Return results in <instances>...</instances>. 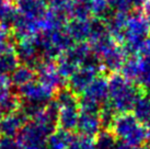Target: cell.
<instances>
[{
    "instance_id": "obj_1",
    "label": "cell",
    "mask_w": 150,
    "mask_h": 149,
    "mask_svg": "<svg viewBox=\"0 0 150 149\" xmlns=\"http://www.w3.org/2000/svg\"><path fill=\"white\" fill-rule=\"evenodd\" d=\"M108 80V103L116 114L129 113L136 100L142 94V89L124 78L121 74L113 72Z\"/></svg>"
},
{
    "instance_id": "obj_2",
    "label": "cell",
    "mask_w": 150,
    "mask_h": 149,
    "mask_svg": "<svg viewBox=\"0 0 150 149\" xmlns=\"http://www.w3.org/2000/svg\"><path fill=\"white\" fill-rule=\"evenodd\" d=\"M110 131L118 140L124 141L130 147L145 145L148 139L147 127H145V125L142 124L130 112L116 114Z\"/></svg>"
},
{
    "instance_id": "obj_3",
    "label": "cell",
    "mask_w": 150,
    "mask_h": 149,
    "mask_svg": "<svg viewBox=\"0 0 150 149\" xmlns=\"http://www.w3.org/2000/svg\"><path fill=\"white\" fill-rule=\"evenodd\" d=\"M150 35V23L140 12H135L127 18L122 46L127 55L136 56L138 44Z\"/></svg>"
},
{
    "instance_id": "obj_4",
    "label": "cell",
    "mask_w": 150,
    "mask_h": 149,
    "mask_svg": "<svg viewBox=\"0 0 150 149\" xmlns=\"http://www.w3.org/2000/svg\"><path fill=\"white\" fill-rule=\"evenodd\" d=\"M17 136L21 149H47L46 141L50 134L35 121L26 122Z\"/></svg>"
},
{
    "instance_id": "obj_5",
    "label": "cell",
    "mask_w": 150,
    "mask_h": 149,
    "mask_svg": "<svg viewBox=\"0 0 150 149\" xmlns=\"http://www.w3.org/2000/svg\"><path fill=\"white\" fill-rule=\"evenodd\" d=\"M55 92L44 86L40 81H31L18 88L17 95L21 102H30L41 105H46L53 100Z\"/></svg>"
},
{
    "instance_id": "obj_6",
    "label": "cell",
    "mask_w": 150,
    "mask_h": 149,
    "mask_svg": "<svg viewBox=\"0 0 150 149\" xmlns=\"http://www.w3.org/2000/svg\"><path fill=\"white\" fill-rule=\"evenodd\" d=\"M35 72L38 76V81L54 92L64 87L65 79L59 74L55 60L42 59L35 68Z\"/></svg>"
},
{
    "instance_id": "obj_7",
    "label": "cell",
    "mask_w": 150,
    "mask_h": 149,
    "mask_svg": "<svg viewBox=\"0 0 150 149\" xmlns=\"http://www.w3.org/2000/svg\"><path fill=\"white\" fill-rule=\"evenodd\" d=\"M13 35L18 41L33 38L40 32H42L41 19H32L19 14L12 26Z\"/></svg>"
},
{
    "instance_id": "obj_8",
    "label": "cell",
    "mask_w": 150,
    "mask_h": 149,
    "mask_svg": "<svg viewBox=\"0 0 150 149\" xmlns=\"http://www.w3.org/2000/svg\"><path fill=\"white\" fill-rule=\"evenodd\" d=\"M14 50L19 58V62H22V65H26L33 68L34 70L42 60L33 38H26V40L19 41Z\"/></svg>"
},
{
    "instance_id": "obj_9",
    "label": "cell",
    "mask_w": 150,
    "mask_h": 149,
    "mask_svg": "<svg viewBox=\"0 0 150 149\" xmlns=\"http://www.w3.org/2000/svg\"><path fill=\"white\" fill-rule=\"evenodd\" d=\"M127 54L125 50L123 48V46H120L118 44L112 47L111 50L105 52L104 54L100 57V62L102 65V68H104L106 70L111 72H116L120 70L122 66L124 65V62L127 59Z\"/></svg>"
},
{
    "instance_id": "obj_10",
    "label": "cell",
    "mask_w": 150,
    "mask_h": 149,
    "mask_svg": "<svg viewBox=\"0 0 150 149\" xmlns=\"http://www.w3.org/2000/svg\"><path fill=\"white\" fill-rule=\"evenodd\" d=\"M81 95H84L89 99L93 100L99 104L108 103V80L104 76H98L91 84L86 89Z\"/></svg>"
},
{
    "instance_id": "obj_11",
    "label": "cell",
    "mask_w": 150,
    "mask_h": 149,
    "mask_svg": "<svg viewBox=\"0 0 150 149\" xmlns=\"http://www.w3.org/2000/svg\"><path fill=\"white\" fill-rule=\"evenodd\" d=\"M25 123L26 118L20 113V111L4 114L0 121V134L8 137L17 136Z\"/></svg>"
},
{
    "instance_id": "obj_12",
    "label": "cell",
    "mask_w": 150,
    "mask_h": 149,
    "mask_svg": "<svg viewBox=\"0 0 150 149\" xmlns=\"http://www.w3.org/2000/svg\"><path fill=\"white\" fill-rule=\"evenodd\" d=\"M102 124H101L99 114H87L80 113L77 131L81 136H86L89 138L96 137L101 132Z\"/></svg>"
},
{
    "instance_id": "obj_13",
    "label": "cell",
    "mask_w": 150,
    "mask_h": 149,
    "mask_svg": "<svg viewBox=\"0 0 150 149\" xmlns=\"http://www.w3.org/2000/svg\"><path fill=\"white\" fill-rule=\"evenodd\" d=\"M16 7L19 14L32 19H41L47 11L45 0H17Z\"/></svg>"
},
{
    "instance_id": "obj_14",
    "label": "cell",
    "mask_w": 150,
    "mask_h": 149,
    "mask_svg": "<svg viewBox=\"0 0 150 149\" xmlns=\"http://www.w3.org/2000/svg\"><path fill=\"white\" fill-rule=\"evenodd\" d=\"M127 13L115 11L114 13H110L104 19L108 32L114 37L115 41L121 42V44L123 42V33L127 22Z\"/></svg>"
},
{
    "instance_id": "obj_15",
    "label": "cell",
    "mask_w": 150,
    "mask_h": 149,
    "mask_svg": "<svg viewBox=\"0 0 150 149\" xmlns=\"http://www.w3.org/2000/svg\"><path fill=\"white\" fill-rule=\"evenodd\" d=\"M65 31L70 35L74 42L82 43L89 41L91 24L90 20H75L72 19L70 22H67L65 26Z\"/></svg>"
},
{
    "instance_id": "obj_16",
    "label": "cell",
    "mask_w": 150,
    "mask_h": 149,
    "mask_svg": "<svg viewBox=\"0 0 150 149\" xmlns=\"http://www.w3.org/2000/svg\"><path fill=\"white\" fill-rule=\"evenodd\" d=\"M80 116L79 106H67L59 108L58 127L68 132H72L77 128Z\"/></svg>"
},
{
    "instance_id": "obj_17",
    "label": "cell",
    "mask_w": 150,
    "mask_h": 149,
    "mask_svg": "<svg viewBox=\"0 0 150 149\" xmlns=\"http://www.w3.org/2000/svg\"><path fill=\"white\" fill-rule=\"evenodd\" d=\"M64 54L70 59L71 62L78 67L84 65V62H87V59L92 54V50L90 45L87 42L82 43H76L71 46L68 50H66Z\"/></svg>"
},
{
    "instance_id": "obj_18",
    "label": "cell",
    "mask_w": 150,
    "mask_h": 149,
    "mask_svg": "<svg viewBox=\"0 0 150 149\" xmlns=\"http://www.w3.org/2000/svg\"><path fill=\"white\" fill-rule=\"evenodd\" d=\"M72 138L74 136L71 132L58 127L47 137L46 146L47 149H68Z\"/></svg>"
},
{
    "instance_id": "obj_19",
    "label": "cell",
    "mask_w": 150,
    "mask_h": 149,
    "mask_svg": "<svg viewBox=\"0 0 150 149\" xmlns=\"http://www.w3.org/2000/svg\"><path fill=\"white\" fill-rule=\"evenodd\" d=\"M35 76H36V72L33 68L26 66V65H19L11 74L10 82L14 87L19 88L33 81Z\"/></svg>"
},
{
    "instance_id": "obj_20",
    "label": "cell",
    "mask_w": 150,
    "mask_h": 149,
    "mask_svg": "<svg viewBox=\"0 0 150 149\" xmlns=\"http://www.w3.org/2000/svg\"><path fill=\"white\" fill-rule=\"evenodd\" d=\"M121 74L130 82H137L142 74V59L137 56H133L126 59V62L121 68Z\"/></svg>"
},
{
    "instance_id": "obj_21",
    "label": "cell",
    "mask_w": 150,
    "mask_h": 149,
    "mask_svg": "<svg viewBox=\"0 0 150 149\" xmlns=\"http://www.w3.org/2000/svg\"><path fill=\"white\" fill-rule=\"evenodd\" d=\"M133 114L142 124H148L150 122V100L148 96L142 94L134 104Z\"/></svg>"
},
{
    "instance_id": "obj_22",
    "label": "cell",
    "mask_w": 150,
    "mask_h": 149,
    "mask_svg": "<svg viewBox=\"0 0 150 149\" xmlns=\"http://www.w3.org/2000/svg\"><path fill=\"white\" fill-rule=\"evenodd\" d=\"M19 58L17 56L14 46H11L7 52L0 56V74L8 76L14 71V69L19 66Z\"/></svg>"
},
{
    "instance_id": "obj_23",
    "label": "cell",
    "mask_w": 150,
    "mask_h": 149,
    "mask_svg": "<svg viewBox=\"0 0 150 149\" xmlns=\"http://www.w3.org/2000/svg\"><path fill=\"white\" fill-rule=\"evenodd\" d=\"M19 12L17 7L8 1H2L0 4V24L7 29L12 30V26L17 20Z\"/></svg>"
},
{
    "instance_id": "obj_24",
    "label": "cell",
    "mask_w": 150,
    "mask_h": 149,
    "mask_svg": "<svg viewBox=\"0 0 150 149\" xmlns=\"http://www.w3.org/2000/svg\"><path fill=\"white\" fill-rule=\"evenodd\" d=\"M90 16V0H71L69 18L75 20H89Z\"/></svg>"
},
{
    "instance_id": "obj_25",
    "label": "cell",
    "mask_w": 150,
    "mask_h": 149,
    "mask_svg": "<svg viewBox=\"0 0 150 149\" xmlns=\"http://www.w3.org/2000/svg\"><path fill=\"white\" fill-rule=\"evenodd\" d=\"M55 101L59 108L67 106H79V96L76 95L70 89L67 87L60 88L55 92Z\"/></svg>"
},
{
    "instance_id": "obj_26",
    "label": "cell",
    "mask_w": 150,
    "mask_h": 149,
    "mask_svg": "<svg viewBox=\"0 0 150 149\" xmlns=\"http://www.w3.org/2000/svg\"><path fill=\"white\" fill-rule=\"evenodd\" d=\"M117 138L110 129H103L96 136L94 149H115Z\"/></svg>"
},
{
    "instance_id": "obj_27",
    "label": "cell",
    "mask_w": 150,
    "mask_h": 149,
    "mask_svg": "<svg viewBox=\"0 0 150 149\" xmlns=\"http://www.w3.org/2000/svg\"><path fill=\"white\" fill-rule=\"evenodd\" d=\"M56 67H57V70H58L59 74L65 80L70 78L71 74L79 68L77 65H75L74 62H71L70 59L67 57L64 53L60 54L58 57L56 58Z\"/></svg>"
},
{
    "instance_id": "obj_28",
    "label": "cell",
    "mask_w": 150,
    "mask_h": 149,
    "mask_svg": "<svg viewBox=\"0 0 150 149\" xmlns=\"http://www.w3.org/2000/svg\"><path fill=\"white\" fill-rule=\"evenodd\" d=\"M90 9L94 18L105 19L111 13L108 0H90Z\"/></svg>"
},
{
    "instance_id": "obj_29",
    "label": "cell",
    "mask_w": 150,
    "mask_h": 149,
    "mask_svg": "<svg viewBox=\"0 0 150 149\" xmlns=\"http://www.w3.org/2000/svg\"><path fill=\"white\" fill-rule=\"evenodd\" d=\"M102 105L93 100L89 99L84 95L79 96V110L80 113H87V114H99Z\"/></svg>"
},
{
    "instance_id": "obj_30",
    "label": "cell",
    "mask_w": 150,
    "mask_h": 149,
    "mask_svg": "<svg viewBox=\"0 0 150 149\" xmlns=\"http://www.w3.org/2000/svg\"><path fill=\"white\" fill-rule=\"evenodd\" d=\"M115 116H116V113L110 106V104L108 103L103 104L102 108H101L100 113H99V117H100L101 124H102V128L104 129L111 128V125H112Z\"/></svg>"
},
{
    "instance_id": "obj_31",
    "label": "cell",
    "mask_w": 150,
    "mask_h": 149,
    "mask_svg": "<svg viewBox=\"0 0 150 149\" xmlns=\"http://www.w3.org/2000/svg\"><path fill=\"white\" fill-rule=\"evenodd\" d=\"M68 149H94V140L86 136H74Z\"/></svg>"
},
{
    "instance_id": "obj_32",
    "label": "cell",
    "mask_w": 150,
    "mask_h": 149,
    "mask_svg": "<svg viewBox=\"0 0 150 149\" xmlns=\"http://www.w3.org/2000/svg\"><path fill=\"white\" fill-rule=\"evenodd\" d=\"M50 10L55 12L65 14L69 18V10L71 7V0H48Z\"/></svg>"
},
{
    "instance_id": "obj_33",
    "label": "cell",
    "mask_w": 150,
    "mask_h": 149,
    "mask_svg": "<svg viewBox=\"0 0 150 149\" xmlns=\"http://www.w3.org/2000/svg\"><path fill=\"white\" fill-rule=\"evenodd\" d=\"M110 8L114 9L117 12L127 13L132 9V6L129 4L128 0H108Z\"/></svg>"
},
{
    "instance_id": "obj_34",
    "label": "cell",
    "mask_w": 150,
    "mask_h": 149,
    "mask_svg": "<svg viewBox=\"0 0 150 149\" xmlns=\"http://www.w3.org/2000/svg\"><path fill=\"white\" fill-rule=\"evenodd\" d=\"M0 149H21L18 140L14 137H0Z\"/></svg>"
},
{
    "instance_id": "obj_35",
    "label": "cell",
    "mask_w": 150,
    "mask_h": 149,
    "mask_svg": "<svg viewBox=\"0 0 150 149\" xmlns=\"http://www.w3.org/2000/svg\"><path fill=\"white\" fill-rule=\"evenodd\" d=\"M11 46H12V44L8 43L7 40H0V56L4 54V52H7Z\"/></svg>"
},
{
    "instance_id": "obj_36",
    "label": "cell",
    "mask_w": 150,
    "mask_h": 149,
    "mask_svg": "<svg viewBox=\"0 0 150 149\" xmlns=\"http://www.w3.org/2000/svg\"><path fill=\"white\" fill-rule=\"evenodd\" d=\"M148 0H128L129 4L132 6V8H140L144 7Z\"/></svg>"
},
{
    "instance_id": "obj_37",
    "label": "cell",
    "mask_w": 150,
    "mask_h": 149,
    "mask_svg": "<svg viewBox=\"0 0 150 149\" xmlns=\"http://www.w3.org/2000/svg\"><path fill=\"white\" fill-rule=\"evenodd\" d=\"M9 31H10V30L7 29V28L4 26L2 24H0V40H8Z\"/></svg>"
},
{
    "instance_id": "obj_38",
    "label": "cell",
    "mask_w": 150,
    "mask_h": 149,
    "mask_svg": "<svg viewBox=\"0 0 150 149\" xmlns=\"http://www.w3.org/2000/svg\"><path fill=\"white\" fill-rule=\"evenodd\" d=\"M142 14L145 16V18L149 21V23H150V1L149 0H148L146 4H145V6H144V13H142Z\"/></svg>"
},
{
    "instance_id": "obj_39",
    "label": "cell",
    "mask_w": 150,
    "mask_h": 149,
    "mask_svg": "<svg viewBox=\"0 0 150 149\" xmlns=\"http://www.w3.org/2000/svg\"><path fill=\"white\" fill-rule=\"evenodd\" d=\"M115 149H132V147H130L129 145H127L126 143H124V141L118 140V139H117L116 148Z\"/></svg>"
},
{
    "instance_id": "obj_40",
    "label": "cell",
    "mask_w": 150,
    "mask_h": 149,
    "mask_svg": "<svg viewBox=\"0 0 150 149\" xmlns=\"http://www.w3.org/2000/svg\"><path fill=\"white\" fill-rule=\"evenodd\" d=\"M132 149H150V147L146 145H142V146H138V147H132Z\"/></svg>"
},
{
    "instance_id": "obj_41",
    "label": "cell",
    "mask_w": 150,
    "mask_h": 149,
    "mask_svg": "<svg viewBox=\"0 0 150 149\" xmlns=\"http://www.w3.org/2000/svg\"><path fill=\"white\" fill-rule=\"evenodd\" d=\"M147 134H148V139L150 140V122L148 123V126H147Z\"/></svg>"
},
{
    "instance_id": "obj_42",
    "label": "cell",
    "mask_w": 150,
    "mask_h": 149,
    "mask_svg": "<svg viewBox=\"0 0 150 149\" xmlns=\"http://www.w3.org/2000/svg\"><path fill=\"white\" fill-rule=\"evenodd\" d=\"M2 116H4V113H2V111L0 110V121H1V118H2Z\"/></svg>"
},
{
    "instance_id": "obj_43",
    "label": "cell",
    "mask_w": 150,
    "mask_h": 149,
    "mask_svg": "<svg viewBox=\"0 0 150 149\" xmlns=\"http://www.w3.org/2000/svg\"><path fill=\"white\" fill-rule=\"evenodd\" d=\"M2 1H4V0H0V4H1V2H2Z\"/></svg>"
},
{
    "instance_id": "obj_44",
    "label": "cell",
    "mask_w": 150,
    "mask_h": 149,
    "mask_svg": "<svg viewBox=\"0 0 150 149\" xmlns=\"http://www.w3.org/2000/svg\"><path fill=\"white\" fill-rule=\"evenodd\" d=\"M4 1H12V0H4Z\"/></svg>"
},
{
    "instance_id": "obj_45",
    "label": "cell",
    "mask_w": 150,
    "mask_h": 149,
    "mask_svg": "<svg viewBox=\"0 0 150 149\" xmlns=\"http://www.w3.org/2000/svg\"><path fill=\"white\" fill-rule=\"evenodd\" d=\"M148 98H149V100H150V91H149V96H148Z\"/></svg>"
}]
</instances>
